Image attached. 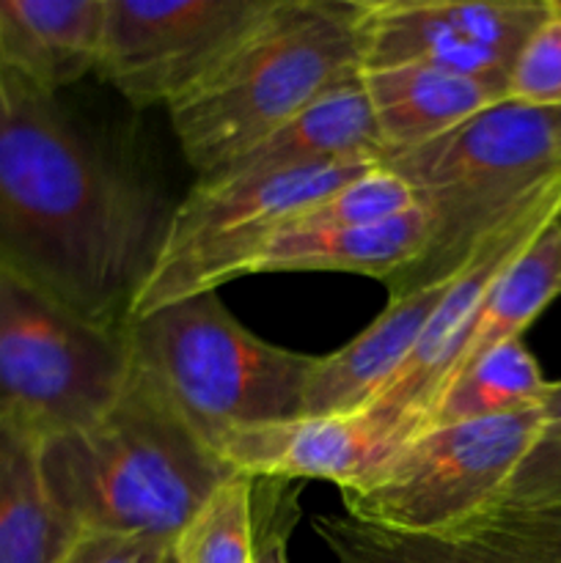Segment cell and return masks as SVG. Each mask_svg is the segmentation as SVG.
Listing matches in <instances>:
<instances>
[{
    "mask_svg": "<svg viewBox=\"0 0 561 563\" xmlns=\"http://www.w3.org/2000/svg\"><path fill=\"white\" fill-rule=\"evenodd\" d=\"M556 220H561V176L537 187L531 196L515 203L487 234L479 236L451 278L438 311L432 313L405 366L394 374L374 405L361 412L396 445L416 434L427 421L429 410L443 390L454 344L476 317L495 280Z\"/></svg>",
    "mask_w": 561,
    "mask_h": 563,
    "instance_id": "cell-11",
    "label": "cell"
},
{
    "mask_svg": "<svg viewBox=\"0 0 561 563\" xmlns=\"http://www.w3.org/2000/svg\"><path fill=\"white\" fill-rule=\"evenodd\" d=\"M374 165L324 163L209 185L196 181L185 201L170 209L163 247L132 297L124 322L198 291H218V286L248 275V264L302 209Z\"/></svg>",
    "mask_w": 561,
    "mask_h": 563,
    "instance_id": "cell-7",
    "label": "cell"
},
{
    "mask_svg": "<svg viewBox=\"0 0 561 563\" xmlns=\"http://www.w3.org/2000/svg\"><path fill=\"white\" fill-rule=\"evenodd\" d=\"M550 0H361V71L429 66L506 97L512 66Z\"/></svg>",
    "mask_w": 561,
    "mask_h": 563,
    "instance_id": "cell-10",
    "label": "cell"
},
{
    "mask_svg": "<svg viewBox=\"0 0 561 563\" xmlns=\"http://www.w3.org/2000/svg\"><path fill=\"white\" fill-rule=\"evenodd\" d=\"M165 563H176V559H174V553H170V559H168V561H165Z\"/></svg>",
    "mask_w": 561,
    "mask_h": 563,
    "instance_id": "cell-28",
    "label": "cell"
},
{
    "mask_svg": "<svg viewBox=\"0 0 561 563\" xmlns=\"http://www.w3.org/2000/svg\"><path fill=\"white\" fill-rule=\"evenodd\" d=\"M550 385L553 383L544 379L537 357L528 352L522 339L504 341L473 361L440 394L421 429L537 410L548 399Z\"/></svg>",
    "mask_w": 561,
    "mask_h": 563,
    "instance_id": "cell-21",
    "label": "cell"
},
{
    "mask_svg": "<svg viewBox=\"0 0 561 563\" xmlns=\"http://www.w3.org/2000/svg\"><path fill=\"white\" fill-rule=\"evenodd\" d=\"M174 542L154 537H121V533H80L61 563H165Z\"/></svg>",
    "mask_w": 561,
    "mask_h": 563,
    "instance_id": "cell-27",
    "label": "cell"
},
{
    "mask_svg": "<svg viewBox=\"0 0 561 563\" xmlns=\"http://www.w3.org/2000/svg\"><path fill=\"white\" fill-rule=\"evenodd\" d=\"M361 0H275L245 42L168 108L198 179L361 71Z\"/></svg>",
    "mask_w": 561,
    "mask_h": 563,
    "instance_id": "cell-3",
    "label": "cell"
},
{
    "mask_svg": "<svg viewBox=\"0 0 561 563\" xmlns=\"http://www.w3.org/2000/svg\"><path fill=\"white\" fill-rule=\"evenodd\" d=\"M80 533L47 487L42 434L0 416V563H61Z\"/></svg>",
    "mask_w": 561,
    "mask_h": 563,
    "instance_id": "cell-19",
    "label": "cell"
},
{
    "mask_svg": "<svg viewBox=\"0 0 561 563\" xmlns=\"http://www.w3.org/2000/svg\"><path fill=\"white\" fill-rule=\"evenodd\" d=\"M427 247L429 218L413 207L383 223L280 231L248 264V275L358 273L391 286L427 256Z\"/></svg>",
    "mask_w": 561,
    "mask_h": 563,
    "instance_id": "cell-16",
    "label": "cell"
},
{
    "mask_svg": "<svg viewBox=\"0 0 561 563\" xmlns=\"http://www.w3.org/2000/svg\"><path fill=\"white\" fill-rule=\"evenodd\" d=\"M302 482L253 478V563H289L286 544L300 522Z\"/></svg>",
    "mask_w": 561,
    "mask_h": 563,
    "instance_id": "cell-26",
    "label": "cell"
},
{
    "mask_svg": "<svg viewBox=\"0 0 561 563\" xmlns=\"http://www.w3.org/2000/svg\"><path fill=\"white\" fill-rule=\"evenodd\" d=\"M498 504L561 509V383L550 385L537 438L501 493Z\"/></svg>",
    "mask_w": 561,
    "mask_h": 563,
    "instance_id": "cell-24",
    "label": "cell"
},
{
    "mask_svg": "<svg viewBox=\"0 0 561 563\" xmlns=\"http://www.w3.org/2000/svg\"><path fill=\"white\" fill-rule=\"evenodd\" d=\"M170 212L72 121L55 93L0 64V264L116 328Z\"/></svg>",
    "mask_w": 561,
    "mask_h": 563,
    "instance_id": "cell-1",
    "label": "cell"
},
{
    "mask_svg": "<svg viewBox=\"0 0 561 563\" xmlns=\"http://www.w3.org/2000/svg\"><path fill=\"white\" fill-rule=\"evenodd\" d=\"M275 0H108L97 75L135 108L185 99Z\"/></svg>",
    "mask_w": 561,
    "mask_h": 563,
    "instance_id": "cell-9",
    "label": "cell"
},
{
    "mask_svg": "<svg viewBox=\"0 0 561 563\" xmlns=\"http://www.w3.org/2000/svg\"><path fill=\"white\" fill-rule=\"evenodd\" d=\"M385 146L363 91L361 71L319 97L280 130L198 181H229L324 163H383Z\"/></svg>",
    "mask_w": 561,
    "mask_h": 563,
    "instance_id": "cell-15",
    "label": "cell"
},
{
    "mask_svg": "<svg viewBox=\"0 0 561 563\" xmlns=\"http://www.w3.org/2000/svg\"><path fill=\"white\" fill-rule=\"evenodd\" d=\"M176 563H253V478L231 476L174 542Z\"/></svg>",
    "mask_w": 561,
    "mask_h": 563,
    "instance_id": "cell-22",
    "label": "cell"
},
{
    "mask_svg": "<svg viewBox=\"0 0 561 563\" xmlns=\"http://www.w3.org/2000/svg\"><path fill=\"white\" fill-rule=\"evenodd\" d=\"M383 165L407 181L429 218L427 256L388 286L394 297L460 269L479 236L561 176V108L501 99Z\"/></svg>",
    "mask_w": 561,
    "mask_h": 563,
    "instance_id": "cell-4",
    "label": "cell"
},
{
    "mask_svg": "<svg viewBox=\"0 0 561 563\" xmlns=\"http://www.w3.org/2000/svg\"><path fill=\"white\" fill-rule=\"evenodd\" d=\"M413 207H418V201L407 181L399 179L391 168H385L383 163H377L372 170L346 181L344 187L330 192L319 203L302 209L284 231L383 223V220L396 218Z\"/></svg>",
    "mask_w": 561,
    "mask_h": 563,
    "instance_id": "cell-23",
    "label": "cell"
},
{
    "mask_svg": "<svg viewBox=\"0 0 561 563\" xmlns=\"http://www.w3.org/2000/svg\"><path fill=\"white\" fill-rule=\"evenodd\" d=\"M454 273L388 297L385 311L361 335L319 357L306 388V416L366 412L416 350Z\"/></svg>",
    "mask_w": 561,
    "mask_h": 563,
    "instance_id": "cell-14",
    "label": "cell"
},
{
    "mask_svg": "<svg viewBox=\"0 0 561 563\" xmlns=\"http://www.w3.org/2000/svg\"><path fill=\"white\" fill-rule=\"evenodd\" d=\"M561 295V220L544 229L526 251L495 280L482 308L451 352L443 390L484 352L512 339H522V330ZM440 390V394H443ZM440 399V396H438Z\"/></svg>",
    "mask_w": 561,
    "mask_h": 563,
    "instance_id": "cell-20",
    "label": "cell"
},
{
    "mask_svg": "<svg viewBox=\"0 0 561 563\" xmlns=\"http://www.w3.org/2000/svg\"><path fill=\"white\" fill-rule=\"evenodd\" d=\"M539 423L542 407L421 429L339 489L346 517L396 533L449 531L498 504Z\"/></svg>",
    "mask_w": 561,
    "mask_h": 563,
    "instance_id": "cell-8",
    "label": "cell"
},
{
    "mask_svg": "<svg viewBox=\"0 0 561 563\" xmlns=\"http://www.w3.org/2000/svg\"><path fill=\"white\" fill-rule=\"evenodd\" d=\"M394 440L366 416H302L229 432L215 451L234 473L251 478L308 482L322 478L339 489L374 471Z\"/></svg>",
    "mask_w": 561,
    "mask_h": 563,
    "instance_id": "cell-13",
    "label": "cell"
},
{
    "mask_svg": "<svg viewBox=\"0 0 561 563\" xmlns=\"http://www.w3.org/2000/svg\"><path fill=\"white\" fill-rule=\"evenodd\" d=\"M121 330L132 363L212 449L237 429L306 416L319 357L253 335L226 311L218 291L168 302Z\"/></svg>",
    "mask_w": 561,
    "mask_h": 563,
    "instance_id": "cell-5",
    "label": "cell"
},
{
    "mask_svg": "<svg viewBox=\"0 0 561 563\" xmlns=\"http://www.w3.org/2000/svg\"><path fill=\"white\" fill-rule=\"evenodd\" d=\"M339 563H561L559 506L495 504L440 533H396L352 517H317Z\"/></svg>",
    "mask_w": 561,
    "mask_h": 563,
    "instance_id": "cell-12",
    "label": "cell"
},
{
    "mask_svg": "<svg viewBox=\"0 0 561 563\" xmlns=\"http://www.w3.org/2000/svg\"><path fill=\"white\" fill-rule=\"evenodd\" d=\"M361 80L385 157L424 146L479 110L506 99L501 91L471 77L413 64L361 71Z\"/></svg>",
    "mask_w": 561,
    "mask_h": 563,
    "instance_id": "cell-18",
    "label": "cell"
},
{
    "mask_svg": "<svg viewBox=\"0 0 561 563\" xmlns=\"http://www.w3.org/2000/svg\"><path fill=\"white\" fill-rule=\"evenodd\" d=\"M124 330L0 264V416L47 434L97 421L130 377Z\"/></svg>",
    "mask_w": 561,
    "mask_h": 563,
    "instance_id": "cell-6",
    "label": "cell"
},
{
    "mask_svg": "<svg viewBox=\"0 0 561 563\" xmlns=\"http://www.w3.org/2000/svg\"><path fill=\"white\" fill-rule=\"evenodd\" d=\"M55 504L82 533L176 542L220 484L237 476L132 363L113 405L80 429L42 438Z\"/></svg>",
    "mask_w": 561,
    "mask_h": 563,
    "instance_id": "cell-2",
    "label": "cell"
},
{
    "mask_svg": "<svg viewBox=\"0 0 561 563\" xmlns=\"http://www.w3.org/2000/svg\"><path fill=\"white\" fill-rule=\"evenodd\" d=\"M506 99L561 108V0H550L544 20L522 44L512 66Z\"/></svg>",
    "mask_w": 561,
    "mask_h": 563,
    "instance_id": "cell-25",
    "label": "cell"
},
{
    "mask_svg": "<svg viewBox=\"0 0 561 563\" xmlns=\"http://www.w3.org/2000/svg\"><path fill=\"white\" fill-rule=\"evenodd\" d=\"M108 0H0V64L58 97L97 71Z\"/></svg>",
    "mask_w": 561,
    "mask_h": 563,
    "instance_id": "cell-17",
    "label": "cell"
}]
</instances>
